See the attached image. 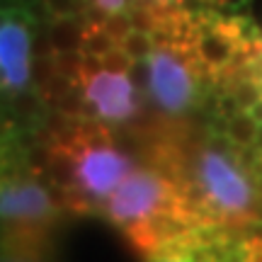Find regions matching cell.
<instances>
[{"mask_svg":"<svg viewBox=\"0 0 262 262\" xmlns=\"http://www.w3.org/2000/svg\"><path fill=\"white\" fill-rule=\"evenodd\" d=\"M83 54V51H80ZM73 85L85 100L83 117L107 124L131 122L141 110V97L131 71H117L102 63V56L83 54Z\"/></svg>","mask_w":262,"mask_h":262,"instance_id":"4","label":"cell"},{"mask_svg":"<svg viewBox=\"0 0 262 262\" xmlns=\"http://www.w3.org/2000/svg\"><path fill=\"white\" fill-rule=\"evenodd\" d=\"M49 146L63 148L73 160L75 185L71 192L61 194V204L80 214L104 204L117 185L134 170L131 158L117 148L110 129L100 119H75L61 114V124L51 126Z\"/></svg>","mask_w":262,"mask_h":262,"instance_id":"2","label":"cell"},{"mask_svg":"<svg viewBox=\"0 0 262 262\" xmlns=\"http://www.w3.org/2000/svg\"><path fill=\"white\" fill-rule=\"evenodd\" d=\"M168 211L194 214L204 219L189 202L178 180L158 170H131L104 202V214L110 216L112 224L122 228H129Z\"/></svg>","mask_w":262,"mask_h":262,"instance_id":"3","label":"cell"},{"mask_svg":"<svg viewBox=\"0 0 262 262\" xmlns=\"http://www.w3.org/2000/svg\"><path fill=\"white\" fill-rule=\"evenodd\" d=\"M253 150H255V153H257V156H260V158H262V124H260V126H257V136H255Z\"/></svg>","mask_w":262,"mask_h":262,"instance_id":"11","label":"cell"},{"mask_svg":"<svg viewBox=\"0 0 262 262\" xmlns=\"http://www.w3.org/2000/svg\"><path fill=\"white\" fill-rule=\"evenodd\" d=\"M260 122L253 117L250 110H235L228 117H224V139L238 150L253 148L255 136H257Z\"/></svg>","mask_w":262,"mask_h":262,"instance_id":"7","label":"cell"},{"mask_svg":"<svg viewBox=\"0 0 262 262\" xmlns=\"http://www.w3.org/2000/svg\"><path fill=\"white\" fill-rule=\"evenodd\" d=\"M34 19L22 12H8L0 22V85L12 93L27 90L32 80V32L29 25Z\"/></svg>","mask_w":262,"mask_h":262,"instance_id":"5","label":"cell"},{"mask_svg":"<svg viewBox=\"0 0 262 262\" xmlns=\"http://www.w3.org/2000/svg\"><path fill=\"white\" fill-rule=\"evenodd\" d=\"M58 216V202L47 187L34 180H3L0 182V219L15 226L51 224Z\"/></svg>","mask_w":262,"mask_h":262,"instance_id":"6","label":"cell"},{"mask_svg":"<svg viewBox=\"0 0 262 262\" xmlns=\"http://www.w3.org/2000/svg\"><path fill=\"white\" fill-rule=\"evenodd\" d=\"M189 178L178 180L206 224L245 231L262 221V185L243 153L226 139H211L194 150Z\"/></svg>","mask_w":262,"mask_h":262,"instance_id":"1","label":"cell"},{"mask_svg":"<svg viewBox=\"0 0 262 262\" xmlns=\"http://www.w3.org/2000/svg\"><path fill=\"white\" fill-rule=\"evenodd\" d=\"M80 37H83V22L78 17H54L49 29V47L54 54L75 51L80 49Z\"/></svg>","mask_w":262,"mask_h":262,"instance_id":"8","label":"cell"},{"mask_svg":"<svg viewBox=\"0 0 262 262\" xmlns=\"http://www.w3.org/2000/svg\"><path fill=\"white\" fill-rule=\"evenodd\" d=\"M119 47L134 61H146V56H148L150 49H153V37H150V32H143V29H131L129 34L119 41Z\"/></svg>","mask_w":262,"mask_h":262,"instance_id":"9","label":"cell"},{"mask_svg":"<svg viewBox=\"0 0 262 262\" xmlns=\"http://www.w3.org/2000/svg\"><path fill=\"white\" fill-rule=\"evenodd\" d=\"M0 262H41V257H39V255L12 253V255H5V257H0Z\"/></svg>","mask_w":262,"mask_h":262,"instance_id":"10","label":"cell"}]
</instances>
